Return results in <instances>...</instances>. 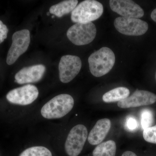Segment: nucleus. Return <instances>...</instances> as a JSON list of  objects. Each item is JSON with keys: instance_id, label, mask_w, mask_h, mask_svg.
I'll return each mask as SVG.
<instances>
[{"instance_id": "obj_7", "label": "nucleus", "mask_w": 156, "mask_h": 156, "mask_svg": "<svg viewBox=\"0 0 156 156\" xmlns=\"http://www.w3.org/2000/svg\"><path fill=\"white\" fill-rule=\"evenodd\" d=\"M114 25L120 33L131 36L142 35L148 29L147 23L138 18L118 17L115 20Z\"/></svg>"}, {"instance_id": "obj_25", "label": "nucleus", "mask_w": 156, "mask_h": 156, "mask_svg": "<svg viewBox=\"0 0 156 156\" xmlns=\"http://www.w3.org/2000/svg\"><path fill=\"white\" fill-rule=\"evenodd\" d=\"M52 18H54V16H52Z\"/></svg>"}, {"instance_id": "obj_1", "label": "nucleus", "mask_w": 156, "mask_h": 156, "mask_svg": "<svg viewBox=\"0 0 156 156\" xmlns=\"http://www.w3.org/2000/svg\"><path fill=\"white\" fill-rule=\"evenodd\" d=\"M115 60L112 50L107 47H103L89 56L88 62L90 72L97 77L105 75L112 69Z\"/></svg>"}, {"instance_id": "obj_15", "label": "nucleus", "mask_w": 156, "mask_h": 156, "mask_svg": "<svg viewBox=\"0 0 156 156\" xmlns=\"http://www.w3.org/2000/svg\"><path fill=\"white\" fill-rule=\"evenodd\" d=\"M130 95V91L126 87H120L115 88L105 93L102 99L106 103H112L126 99Z\"/></svg>"}, {"instance_id": "obj_5", "label": "nucleus", "mask_w": 156, "mask_h": 156, "mask_svg": "<svg viewBox=\"0 0 156 156\" xmlns=\"http://www.w3.org/2000/svg\"><path fill=\"white\" fill-rule=\"evenodd\" d=\"M88 136L87 127L78 125L70 131L66 141L65 150L69 156H78L81 153Z\"/></svg>"}, {"instance_id": "obj_21", "label": "nucleus", "mask_w": 156, "mask_h": 156, "mask_svg": "<svg viewBox=\"0 0 156 156\" xmlns=\"http://www.w3.org/2000/svg\"><path fill=\"white\" fill-rule=\"evenodd\" d=\"M126 126L128 130L133 131L137 128V122L133 117H129L126 121Z\"/></svg>"}, {"instance_id": "obj_9", "label": "nucleus", "mask_w": 156, "mask_h": 156, "mask_svg": "<svg viewBox=\"0 0 156 156\" xmlns=\"http://www.w3.org/2000/svg\"><path fill=\"white\" fill-rule=\"evenodd\" d=\"M39 91L34 85L28 84L11 90L6 95L10 103L18 105L30 104L38 97Z\"/></svg>"}, {"instance_id": "obj_3", "label": "nucleus", "mask_w": 156, "mask_h": 156, "mask_svg": "<svg viewBox=\"0 0 156 156\" xmlns=\"http://www.w3.org/2000/svg\"><path fill=\"white\" fill-rule=\"evenodd\" d=\"M103 6L95 0H86L80 3L73 10L71 19L76 23L92 22L99 18L103 14Z\"/></svg>"}, {"instance_id": "obj_23", "label": "nucleus", "mask_w": 156, "mask_h": 156, "mask_svg": "<svg viewBox=\"0 0 156 156\" xmlns=\"http://www.w3.org/2000/svg\"><path fill=\"white\" fill-rule=\"evenodd\" d=\"M151 18L154 22H156V9L154 10L151 14Z\"/></svg>"}, {"instance_id": "obj_19", "label": "nucleus", "mask_w": 156, "mask_h": 156, "mask_svg": "<svg viewBox=\"0 0 156 156\" xmlns=\"http://www.w3.org/2000/svg\"><path fill=\"white\" fill-rule=\"evenodd\" d=\"M143 135L147 142L156 144V125L144 130Z\"/></svg>"}, {"instance_id": "obj_4", "label": "nucleus", "mask_w": 156, "mask_h": 156, "mask_svg": "<svg viewBox=\"0 0 156 156\" xmlns=\"http://www.w3.org/2000/svg\"><path fill=\"white\" fill-rule=\"evenodd\" d=\"M97 30L92 22L76 23L67 30V37L74 44L83 46L90 44L96 36Z\"/></svg>"}, {"instance_id": "obj_11", "label": "nucleus", "mask_w": 156, "mask_h": 156, "mask_svg": "<svg viewBox=\"0 0 156 156\" xmlns=\"http://www.w3.org/2000/svg\"><path fill=\"white\" fill-rule=\"evenodd\" d=\"M156 101V95L145 90H136L131 96L119 101L118 105L122 108L150 105Z\"/></svg>"}, {"instance_id": "obj_18", "label": "nucleus", "mask_w": 156, "mask_h": 156, "mask_svg": "<svg viewBox=\"0 0 156 156\" xmlns=\"http://www.w3.org/2000/svg\"><path fill=\"white\" fill-rule=\"evenodd\" d=\"M154 122V115L152 112L149 109H144L141 113V124L144 130L152 127Z\"/></svg>"}, {"instance_id": "obj_17", "label": "nucleus", "mask_w": 156, "mask_h": 156, "mask_svg": "<svg viewBox=\"0 0 156 156\" xmlns=\"http://www.w3.org/2000/svg\"><path fill=\"white\" fill-rule=\"evenodd\" d=\"M19 156H52V154L47 148L42 146H35L27 149Z\"/></svg>"}, {"instance_id": "obj_24", "label": "nucleus", "mask_w": 156, "mask_h": 156, "mask_svg": "<svg viewBox=\"0 0 156 156\" xmlns=\"http://www.w3.org/2000/svg\"><path fill=\"white\" fill-rule=\"evenodd\" d=\"M50 12H49V13H47V15H50Z\"/></svg>"}, {"instance_id": "obj_10", "label": "nucleus", "mask_w": 156, "mask_h": 156, "mask_svg": "<svg viewBox=\"0 0 156 156\" xmlns=\"http://www.w3.org/2000/svg\"><path fill=\"white\" fill-rule=\"evenodd\" d=\"M109 5L112 11L122 17L139 19L144 15L142 8L132 1L111 0Z\"/></svg>"}, {"instance_id": "obj_8", "label": "nucleus", "mask_w": 156, "mask_h": 156, "mask_svg": "<svg viewBox=\"0 0 156 156\" xmlns=\"http://www.w3.org/2000/svg\"><path fill=\"white\" fill-rule=\"evenodd\" d=\"M80 58L74 55L62 56L58 64L59 78L62 83H67L77 75L82 68Z\"/></svg>"}, {"instance_id": "obj_12", "label": "nucleus", "mask_w": 156, "mask_h": 156, "mask_svg": "<svg viewBox=\"0 0 156 156\" xmlns=\"http://www.w3.org/2000/svg\"><path fill=\"white\" fill-rule=\"evenodd\" d=\"M46 71L42 64L35 65L23 68L15 76V82L19 84L37 83L41 80Z\"/></svg>"}, {"instance_id": "obj_13", "label": "nucleus", "mask_w": 156, "mask_h": 156, "mask_svg": "<svg viewBox=\"0 0 156 156\" xmlns=\"http://www.w3.org/2000/svg\"><path fill=\"white\" fill-rule=\"evenodd\" d=\"M111 127L110 120L103 119L97 121L89 133L88 140L92 145L99 144L104 140Z\"/></svg>"}, {"instance_id": "obj_16", "label": "nucleus", "mask_w": 156, "mask_h": 156, "mask_svg": "<svg viewBox=\"0 0 156 156\" xmlns=\"http://www.w3.org/2000/svg\"><path fill=\"white\" fill-rule=\"evenodd\" d=\"M116 144L113 140H109L100 144L93 151V156H115Z\"/></svg>"}, {"instance_id": "obj_14", "label": "nucleus", "mask_w": 156, "mask_h": 156, "mask_svg": "<svg viewBox=\"0 0 156 156\" xmlns=\"http://www.w3.org/2000/svg\"><path fill=\"white\" fill-rule=\"evenodd\" d=\"M77 0H67L60 2L51 6L50 9V14L58 17H61L66 14H69L77 5Z\"/></svg>"}, {"instance_id": "obj_2", "label": "nucleus", "mask_w": 156, "mask_h": 156, "mask_svg": "<svg viewBox=\"0 0 156 156\" xmlns=\"http://www.w3.org/2000/svg\"><path fill=\"white\" fill-rule=\"evenodd\" d=\"M74 104V101L70 95L61 94L45 104L41 110V113L45 119H59L69 113L73 107Z\"/></svg>"}, {"instance_id": "obj_6", "label": "nucleus", "mask_w": 156, "mask_h": 156, "mask_svg": "<svg viewBox=\"0 0 156 156\" xmlns=\"http://www.w3.org/2000/svg\"><path fill=\"white\" fill-rule=\"evenodd\" d=\"M12 39V44L8 52L6 60L9 65L14 64L28 49L30 41V32L27 29L17 31L13 34Z\"/></svg>"}, {"instance_id": "obj_20", "label": "nucleus", "mask_w": 156, "mask_h": 156, "mask_svg": "<svg viewBox=\"0 0 156 156\" xmlns=\"http://www.w3.org/2000/svg\"><path fill=\"white\" fill-rule=\"evenodd\" d=\"M9 29L7 26L0 20V44L7 38Z\"/></svg>"}, {"instance_id": "obj_22", "label": "nucleus", "mask_w": 156, "mask_h": 156, "mask_svg": "<svg viewBox=\"0 0 156 156\" xmlns=\"http://www.w3.org/2000/svg\"><path fill=\"white\" fill-rule=\"evenodd\" d=\"M122 156H137L135 153L131 151H126L123 153Z\"/></svg>"}]
</instances>
